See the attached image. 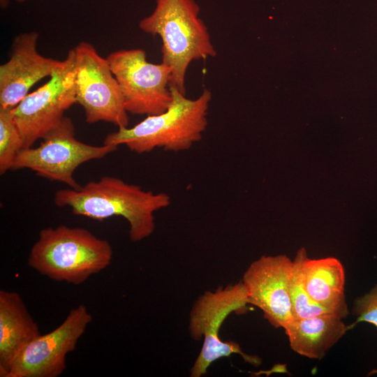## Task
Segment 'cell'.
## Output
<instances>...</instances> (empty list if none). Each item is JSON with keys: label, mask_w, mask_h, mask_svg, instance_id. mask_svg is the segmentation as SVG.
Returning a JSON list of instances; mask_svg holds the SVG:
<instances>
[{"label": "cell", "mask_w": 377, "mask_h": 377, "mask_svg": "<svg viewBox=\"0 0 377 377\" xmlns=\"http://www.w3.org/2000/svg\"><path fill=\"white\" fill-rule=\"evenodd\" d=\"M57 207H68L75 215L102 221L121 216L129 224V238L139 242L155 229L154 213L168 207L170 195L145 191L120 178L103 176L78 188L57 191L54 196Z\"/></svg>", "instance_id": "1"}, {"label": "cell", "mask_w": 377, "mask_h": 377, "mask_svg": "<svg viewBox=\"0 0 377 377\" xmlns=\"http://www.w3.org/2000/svg\"><path fill=\"white\" fill-rule=\"evenodd\" d=\"M170 89L172 100L165 111L147 116L131 128H119L107 135L103 144L124 145L131 151L143 154L156 148L186 151L199 142L208 124L211 91L205 89L198 97L190 99L174 87Z\"/></svg>", "instance_id": "2"}, {"label": "cell", "mask_w": 377, "mask_h": 377, "mask_svg": "<svg viewBox=\"0 0 377 377\" xmlns=\"http://www.w3.org/2000/svg\"><path fill=\"white\" fill-rule=\"evenodd\" d=\"M200 10L195 0H156L154 11L138 25L142 31L161 38L162 62L172 69L170 86L185 95L190 64L216 55Z\"/></svg>", "instance_id": "3"}, {"label": "cell", "mask_w": 377, "mask_h": 377, "mask_svg": "<svg viewBox=\"0 0 377 377\" xmlns=\"http://www.w3.org/2000/svg\"><path fill=\"white\" fill-rule=\"evenodd\" d=\"M112 255L108 240L83 228L61 225L40 231L27 262L52 280L80 285L108 267Z\"/></svg>", "instance_id": "4"}, {"label": "cell", "mask_w": 377, "mask_h": 377, "mask_svg": "<svg viewBox=\"0 0 377 377\" xmlns=\"http://www.w3.org/2000/svg\"><path fill=\"white\" fill-rule=\"evenodd\" d=\"M248 304L247 292L242 281L214 291H206L194 302L188 331L194 340L203 339V342L190 376H202L214 362L232 354L240 355L251 365L261 364L259 357L244 353L237 343L219 338V330L226 318L232 312H244Z\"/></svg>", "instance_id": "5"}, {"label": "cell", "mask_w": 377, "mask_h": 377, "mask_svg": "<svg viewBox=\"0 0 377 377\" xmlns=\"http://www.w3.org/2000/svg\"><path fill=\"white\" fill-rule=\"evenodd\" d=\"M117 148L105 144L91 145L78 140L75 136L73 121L64 117L38 147L21 150L13 169L27 168L41 177L77 189L80 185L73 177L75 170L82 163L102 158Z\"/></svg>", "instance_id": "6"}, {"label": "cell", "mask_w": 377, "mask_h": 377, "mask_svg": "<svg viewBox=\"0 0 377 377\" xmlns=\"http://www.w3.org/2000/svg\"><path fill=\"white\" fill-rule=\"evenodd\" d=\"M106 59L128 112L149 116L168 109L172 100L168 65L147 61L145 51L140 48L115 51Z\"/></svg>", "instance_id": "7"}, {"label": "cell", "mask_w": 377, "mask_h": 377, "mask_svg": "<svg viewBox=\"0 0 377 377\" xmlns=\"http://www.w3.org/2000/svg\"><path fill=\"white\" fill-rule=\"evenodd\" d=\"M73 49L76 103L83 108L86 121H105L118 128L128 127V112L107 59L88 42H80Z\"/></svg>", "instance_id": "8"}, {"label": "cell", "mask_w": 377, "mask_h": 377, "mask_svg": "<svg viewBox=\"0 0 377 377\" xmlns=\"http://www.w3.org/2000/svg\"><path fill=\"white\" fill-rule=\"evenodd\" d=\"M75 103V58L71 49L49 80L28 94L12 109L24 149L31 147L56 128L64 117L65 111Z\"/></svg>", "instance_id": "9"}, {"label": "cell", "mask_w": 377, "mask_h": 377, "mask_svg": "<svg viewBox=\"0 0 377 377\" xmlns=\"http://www.w3.org/2000/svg\"><path fill=\"white\" fill-rule=\"evenodd\" d=\"M92 320L86 306L73 308L52 332L40 334L17 356L7 377H57L66 368V355L73 352Z\"/></svg>", "instance_id": "10"}, {"label": "cell", "mask_w": 377, "mask_h": 377, "mask_svg": "<svg viewBox=\"0 0 377 377\" xmlns=\"http://www.w3.org/2000/svg\"><path fill=\"white\" fill-rule=\"evenodd\" d=\"M293 261L286 256H262L243 274L249 303L259 308L274 327L294 319L290 294Z\"/></svg>", "instance_id": "11"}, {"label": "cell", "mask_w": 377, "mask_h": 377, "mask_svg": "<svg viewBox=\"0 0 377 377\" xmlns=\"http://www.w3.org/2000/svg\"><path fill=\"white\" fill-rule=\"evenodd\" d=\"M36 31L15 37L11 55L0 66V108L13 109L40 80L50 77L62 61L41 55L37 50Z\"/></svg>", "instance_id": "12"}, {"label": "cell", "mask_w": 377, "mask_h": 377, "mask_svg": "<svg viewBox=\"0 0 377 377\" xmlns=\"http://www.w3.org/2000/svg\"><path fill=\"white\" fill-rule=\"evenodd\" d=\"M39 327L22 297L0 290V376L7 377L20 353L39 337Z\"/></svg>", "instance_id": "13"}, {"label": "cell", "mask_w": 377, "mask_h": 377, "mask_svg": "<svg viewBox=\"0 0 377 377\" xmlns=\"http://www.w3.org/2000/svg\"><path fill=\"white\" fill-rule=\"evenodd\" d=\"M305 290L316 303L341 318L349 310L345 295V271L334 258L309 259L306 255L301 267Z\"/></svg>", "instance_id": "14"}, {"label": "cell", "mask_w": 377, "mask_h": 377, "mask_svg": "<svg viewBox=\"0 0 377 377\" xmlns=\"http://www.w3.org/2000/svg\"><path fill=\"white\" fill-rule=\"evenodd\" d=\"M342 319L334 313L294 318L283 329L294 352L310 359L321 360L348 330Z\"/></svg>", "instance_id": "15"}, {"label": "cell", "mask_w": 377, "mask_h": 377, "mask_svg": "<svg viewBox=\"0 0 377 377\" xmlns=\"http://www.w3.org/2000/svg\"><path fill=\"white\" fill-rule=\"evenodd\" d=\"M304 251H300L293 260L290 281V294L294 318H306L325 313H333L314 302L304 289L302 280L301 267Z\"/></svg>", "instance_id": "16"}, {"label": "cell", "mask_w": 377, "mask_h": 377, "mask_svg": "<svg viewBox=\"0 0 377 377\" xmlns=\"http://www.w3.org/2000/svg\"><path fill=\"white\" fill-rule=\"evenodd\" d=\"M24 142L12 109L0 108V174L13 169Z\"/></svg>", "instance_id": "17"}, {"label": "cell", "mask_w": 377, "mask_h": 377, "mask_svg": "<svg viewBox=\"0 0 377 377\" xmlns=\"http://www.w3.org/2000/svg\"><path fill=\"white\" fill-rule=\"evenodd\" d=\"M353 313L356 320L347 326V330L353 329L361 322L371 323L377 327V284L367 293L357 297L353 304ZM377 373V369L370 374Z\"/></svg>", "instance_id": "18"}, {"label": "cell", "mask_w": 377, "mask_h": 377, "mask_svg": "<svg viewBox=\"0 0 377 377\" xmlns=\"http://www.w3.org/2000/svg\"><path fill=\"white\" fill-rule=\"evenodd\" d=\"M1 7L4 8L7 6L8 3V0H0Z\"/></svg>", "instance_id": "19"}, {"label": "cell", "mask_w": 377, "mask_h": 377, "mask_svg": "<svg viewBox=\"0 0 377 377\" xmlns=\"http://www.w3.org/2000/svg\"><path fill=\"white\" fill-rule=\"evenodd\" d=\"M15 1H16L17 2L21 3V2L24 1L25 0H15Z\"/></svg>", "instance_id": "20"}]
</instances>
